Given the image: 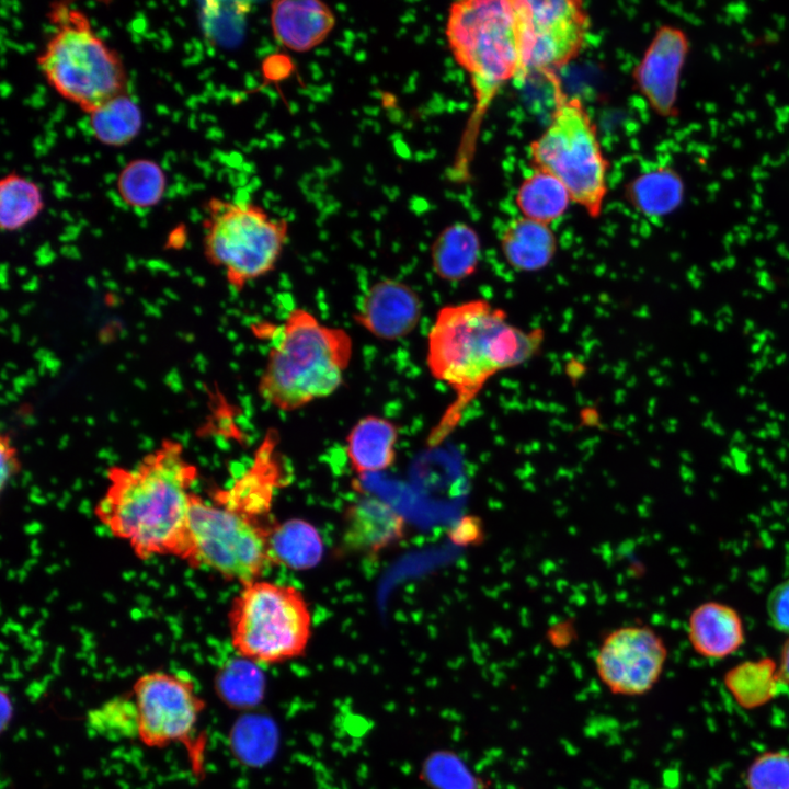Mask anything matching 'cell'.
Masks as SVG:
<instances>
[{
    "instance_id": "obj_1",
    "label": "cell",
    "mask_w": 789,
    "mask_h": 789,
    "mask_svg": "<svg viewBox=\"0 0 789 789\" xmlns=\"http://www.w3.org/2000/svg\"><path fill=\"white\" fill-rule=\"evenodd\" d=\"M197 479L183 445L163 439L136 465L107 469L95 517L141 560L179 557Z\"/></svg>"
},
{
    "instance_id": "obj_2",
    "label": "cell",
    "mask_w": 789,
    "mask_h": 789,
    "mask_svg": "<svg viewBox=\"0 0 789 789\" xmlns=\"http://www.w3.org/2000/svg\"><path fill=\"white\" fill-rule=\"evenodd\" d=\"M544 339V330L514 325L504 310L484 299L442 307L427 334L426 364L455 399L431 437L438 442L449 434L484 385L533 358Z\"/></svg>"
},
{
    "instance_id": "obj_3",
    "label": "cell",
    "mask_w": 789,
    "mask_h": 789,
    "mask_svg": "<svg viewBox=\"0 0 789 789\" xmlns=\"http://www.w3.org/2000/svg\"><path fill=\"white\" fill-rule=\"evenodd\" d=\"M275 333L258 382L263 401L291 412L341 387L354 351L347 331L322 323L307 309L295 308Z\"/></svg>"
},
{
    "instance_id": "obj_4",
    "label": "cell",
    "mask_w": 789,
    "mask_h": 789,
    "mask_svg": "<svg viewBox=\"0 0 789 789\" xmlns=\"http://www.w3.org/2000/svg\"><path fill=\"white\" fill-rule=\"evenodd\" d=\"M48 18L55 28L36 60L59 95L90 114L126 92L119 55L94 32L81 10L69 2H54Z\"/></svg>"
},
{
    "instance_id": "obj_5",
    "label": "cell",
    "mask_w": 789,
    "mask_h": 789,
    "mask_svg": "<svg viewBox=\"0 0 789 789\" xmlns=\"http://www.w3.org/2000/svg\"><path fill=\"white\" fill-rule=\"evenodd\" d=\"M448 47L469 75L476 113L483 114L499 90L522 71L514 0H462L448 9Z\"/></svg>"
},
{
    "instance_id": "obj_6",
    "label": "cell",
    "mask_w": 789,
    "mask_h": 789,
    "mask_svg": "<svg viewBox=\"0 0 789 789\" xmlns=\"http://www.w3.org/2000/svg\"><path fill=\"white\" fill-rule=\"evenodd\" d=\"M556 106L548 127L529 146L534 168L554 175L572 202L592 218L602 214L607 195L608 163L597 130L579 96L562 93L556 77Z\"/></svg>"
},
{
    "instance_id": "obj_7",
    "label": "cell",
    "mask_w": 789,
    "mask_h": 789,
    "mask_svg": "<svg viewBox=\"0 0 789 789\" xmlns=\"http://www.w3.org/2000/svg\"><path fill=\"white\" fill-rule=\"evenodd\" d=\"M231 644L255 664H278L305 654L312 633L309 606L291 585L258 580L243 585L228 611Z\"/></svg>"
},
{
    "instance_id": "obj_8",
    "label": "cell",
    "mask_w": 789,
    "mask_h": 789,
    "mask_svg": "<svg viewBox=\"0 0 789 789\" xmlns=\"http://www.w3.org/2000/svg\"><path fill=\"white\" fill-rule=\"evenodd\" d=\"M204 207L205 256L233 289L275 270L288 239L284 218L271 217L256 204L220 197H210Z\"/></svg>"
},
{
    "instance_id": "obj_9",
    "label": "cell",
    "mask_w": 789,
    "mask_h": 789,
    "mask_svg": "<svg viewBox=\"0 0 789 789\" xmlns=\"http://www.w3.org/2000/svg\"><path fill=\"white\" fill-rule=\"evenodd\" d=\"M267 531L256 518L195 493L178 558L243 586L272 563Z\"/></svg>"
},
{
    "instance_id": "obj_10",
    "label": "cell",
    "mask_w": 789,
    "mask_h": 789,
    "mask_svg": "<svg viewBox=\"0 0 789 789\" xmlns=\"http://www.w3.org/2000/svg\"><path fill=\"white\" fill-rule=\"evenodd\" d=\"M521 42L517 82L539 72L547 78L571 62L585 44L590 16L579 0H514Z\"/></svg>"
},
{
    "instance_id": "obj_11",
    "label": "cell",
    "mask_w": 789,
    "mask_h": 789,
    "mask_svg": "<svg viewBox=\"0 0 789 789\" xmlns=\"http://www.w3.org/2000/svg\"><path fill=\"white\" fill-rule=\"evenodd\" d=\"M137 736L149 747L172 743L194 745V734L205 702L193 679L184 674L152 671L133 686Z\"/></svg>"
},
{
    "instance_id": "obj_12",
    "label": "cell",
    "mask_w": 789,
    "mask_h": 789,
    "mask_svg": "<svg viewBox=\"0 0 789 789\" xmlns=\"http://www.w3.org/2000/svg\"><path fill=\"white\" fill-rule=\"evenodd\" d=\"M666 659L663 638L647 625H632L608 632L594 661L599 681L611 694L637 697L655 686Z\"/></svg>"
},
{
    "instance_id": "obj_13",
    "label": "cell",
    "mask_w": 789,
    "mask_h": 789,
    "mask_svg": "<svg viewBox=\"0 0 789 789\" xmlns=\"http://www.w3.org/2000/svg\"><path fill=\"white\" fill-rule=\"evenodd\" d=\"M691 49L685 30L673 24L659 26L632 71L640 94L654 113L664 118L678 115L682 75Z\"/></svg>"
},
{
    "instance_id": "obj_14",
    "label": "cell",
    "mask_w": 789,
    "mask_h": 789,
    "mask_svg": "<svg viewBox=\"0 0 789 789\" xmlns=\"http://www.w3.org/2000/svg\"><path fill=\"white\" fill-rule=\"evenodd\" d=\"M422 300L407 283L384 278L361 297L355 322L373 336L397 341L411 334L422 318Z\"/></svg>"
},
{
    "instance_id": "obj_15",
    "label": "cell",
    "mask_w": 789,
    "mask_h": 789,
    "mask_svg": "<svg viewBox=\"0 0 789 789\" xmlns=\"http://www.w3.org/2000/svg\"><path fill=\"white\" fill-rule=\"evenodd\" d=\"M334 25V12L319 0H278L271 3L274 37L293 52L305 53L317 47Z\"/></svg>"
},
{
    "instance_id": "obj_16",
    "label": "cell",
    "mask_w": 789,
    "mask_h": 789,
    "mask_svg": "<svg viewBox=\"0 0 789 789\" xmlns=\"http://www.w3.org/2000/svg\"><path fill=\"white\" fill-rule=\"evenodd\" d=\"M343 542L357 552L376 553L399 541L404 534V519L386 502L364 496L344 512Z\"/></svg>"
},
{
    "instance_id": "obj_17",
    "label": "cell",
    "mask_w": 789,
    "mask_h": 789,
    "mask_svg": "<svg viewBox=\"0 0 789 789\" xmlns=\"http://www.w3.org/2000/svg\"><path fill=\"white\" fill-rule=\"evenodd\" d=\"M687 630L694 651L706 659H724L736 652L745 640L737 610L714 601L702 603L690 613Z\"/></svg>"
},
{
    "instance_id": "obj_18",
    "label": "cell",
    "mask_w": 789,
    "mask_h": 789,
    "mask_svg": "<svg viewBox=\"0 0 789 789\" xmlns=\"http://www.w3.org/2000/svg\"><path fill=\"white\" fill-rule=\"evenodd\" d=\"M277 441L276 431L270 430L259 446L250 469L229 489L215 492L213 500L253 518L263 513L267 508L270 496L260 490H267L268 482H273L277 474Z\"/></svg>"
},
{
    "instance_id": "obj_19",
    "label": "cell",
    "mask_w": 789,
    "mask_h": 789,
    "mask_svg": "<svg viewBox=\"0 0 789 789\" xmlns=\"http://www.w3.org/2000/svg\"><path fill=\"white\" fill-rule=\"evenodd\" d=\"M399 430L389 419L366 415L359 419L345 438V453L358 474L390 468L397 457Z\"/></svg>"
},
{
    "instance_id": "obj_20",
    "label": "cell",
    "mask_w": 789,
    "mask_h": 789,
    "mask_svg": "<svg viewBox=\"0 0 789 789\" xmlns=\"http://www.w3.org/2000/svg\"><path fill=\"white\" fill-rule=\"evenodd\" d=\"M629 204L649 218H664L684 203L686 185L682 174L671 164L654 163L636 175L627 185Z\"/></svg>"
},
{
    "instance_id": "obj_21",
    "label": "cell",
    "mask_w": 789,
    "mask_h": 789,
    "mask_svg": "<svg viewBox=\"0 0 789 789\" xmlns=\"http://www.w3.org/2000/svg\"><path fill=\"white\" fill-rule=\"evenodd\" d=\"M507 264L519 272H538L553 260L558 243L549 225L518 217L510 220L500 236Z\"/></svg>"
},
{
    "instance_id": "obj_22",
    "label": "cell",
    "mask_w": 789,
    "mask_h": 789,
    "mask_svg": "<svg viewBox=\"0 0 789 789\" xmlns=\"http://www.w3.org/2000/svg\"><path fill=\"white\" fill-rule=\"evenodd\" d=\"M481 259L478 232L468 224L457 221L445 227L431 247L435 274L445 282L458 283L471 276Z\"/></svg>"
},
{
    "instance_id": "obj_23",
    "label": "cell",
    "mask_w": 789,
    "mask_h": 789,
    "mask_svg": "<svg viewBox=\"0 0 789 789\" xmlns=\"http://www.w3.org/2000/svg\"><path fill=\"white\" fill-rule=\"evenodd\" d=\"M267 545L272 563L295 571L316 567L323 556V540L319 531L300 518L270 526Z\"/></svg>"
},
{
    "instance_id": "obj_24",
    "label": "cell",
    "mask_w": 789,
    "mask_h": 789,
    "mask_svg": "<svg viewBox=\"0 0 789 789\" xmlns=\"http://www.w3.org/2000/svg\"><path fill=\"white\" fill-rule=\"evenodd\" d=\"M571 201L570 193L561 181L537 168L524 178L515 196L523 217L546 225L562 217Z\"/></svg>"
},
{
    "instance_id": "obj_25",
    "label": "cell",
    "mask_w": 789,
    "mask_h": 789,
    "mask_svg": "<svg viewBox=\"0 0 789 789\" xmlns=\"http://www.w3.org/2000/svg\"><path fill=\"white\" fill-rule=\"evenodd\" d=\"M778 666L769 658L744 661L724 675V685L734 700L745 709H755L769 702L780 684Z\"/></svg>"
},
{
    "instance_id": "obj_26",
    "label": "cell",
    "mask_w": 789,
    "mask_h": 789,
    "mask_svg": "<svg viewBox=\"0 0 789 789\" xmlns=\"http://www.w3.org/2000/svg\"><path fill=\"white\" fill-rule=\"evenodd\" d=\"M142 114L127 92L114 96L90 113L93 136L106 146L130 142L140 132Z\"/></svg>"
},
{
    "instance_id": "obj_27",
    "label": "cell",
    "mask_w": 789,
    "mask_h": 789,
    "mask_svg": "<svg viewBox=\"0 0 789 789\" xmlns=\"http://www.w3.org/2000/svg\"><path fill=\"white\" fill-rule=\"evenodd\" d=\"M44 207L36 183L18 173H8L0 181V227L4 231L22 229Z\"/></svg>"
},
{
    "instance_id": "obj_28",
    "label": "cell",
    "mask_w": 789,
    "mask_h": 789,
    "mask_svg": "<svg viewBox=\"0 0 789 789\" xmlns=\"http://www.w3.org/2000/svg\"><path fill=\"white\" fill-rule=\"evenodd\" d=\"M167 179L162 168L153 160L138 158L129 161L119 172L117 190L122 199L135 208H149L163 197Z\"/></svg>"
},
{
    "instance_id": "obj_29",
    "label": "cell",
    "mask_w": 789,
    "mask_h": 789,
    "mask_svg": "<svg viewBox=\"0 0 789 789\" xmlns=\"http://www.w3.org/2000/svg\"><path fill=\"white\" fill-rule=\"evenodd\" d=\"M260 682L256 664L240 656L227 662L217 676L218 693L235 705L250 702Z\"/></svg>"
},
{
    "instance_id": "obj_30",
    "label": "cell",
    "mask_w": 789,
    "mask_h": 789,
    "mask_svg": "<svg viewBox=\"0 0 789 789\" xmlns=\"http://www.w3.org/2000/svg\"><path fill=\"white\" fill-rule=\"evenodd\" d=\"M747 789H789V753L768 751L754 758L746 771Z\"/></svg>"
},
{
    "instance_id": "obj_31",
    "label": "cell",
    "mask_w": 789,
    "mask_h": 789,
    "mask_svg": "<svg viewBox=\"0 0 789 789\" xmlns=\"http://www.w3.org/2000/svg\"><path fill=\"white\" fill-rule=\"evenodd\" d=\"M90 723L107 736H137V714L133 697L105 702L91 713Z\"/></svg>"
},
{
    "instance_id": "obj_32",
    "label": "cell",
    "mask_w": 789,
    "mask_h": 789,
    "mask_svg": "<svg viewBox=\"0 0 789 789\" xmlns=\"http://www.w3.org/2000/svg\"><path fill=\"white\" fill-rule=\"evenodd\" d=\"M439 764L436 765L435 769L439 770L434 773L439 778V786L444 789H484L483 781L473 776V774L459 762L456 757L450 755L442 756L436 759Z\"/></svg>"
},
{
    "instance_id": "obj_33",
    "label": "cell",
    "mask_w": 789,
    "mask_h": 789,
    "mask_svg": "<svg viewBox=\"0 0 789 789\" xmlns=\"http://www.w3.org/2000/svg\"><path fill=\"white\" fill-rule=\"evenodd\" d=\"M766 611L771 627L789 634V578L778 583L768 594Z\"/></svg>"
},
{
    "instance_id": "obj_34",
    "label": "cell",
    "mask_w": 789,
    "mask_h": 789,
    "mask_svg": "<svg viewBox=\"0 0 789 789\" xmlns=\"http://www.w3.org/2000/svg\"><path fill=\"white\" fill-rule=\"evenodd\" d=\"M0 455H1V490H4L20 471L21 461L18 448L9 434H2L0 437Z\"/></svg>"
},
{
    "instance_id": "obj_35",
    "label": "cell",
    "mask_w": 789,
    "mask_h": 789,
    "mask_svg": "<svg viewBox=\"0 0 789 789\" xmlns=\"http://www.w3.org/2000/svg\"><path fill=\"white\" fill-rule=\"evenodd\" d=\"M481 534L480 524L476 518L466 517L455 528L453 537L457 544L474 541Z\"/></svg>"
},
{
    "instance_id": "obj_36",
    "label": "cell",
    "mask_w": 789,
    "mask_h": 789,
    "mask_svg": "<svg viewBox=\"0 0 789 789\" xmlns=\"http://www.w3.org/2000/svg\"><path fill=\"white\" fill-rule=\"evenodd\" d=\"M778 674L780 682L789 685V638L781 648Z\"/></svg>"
}]
</instances>
